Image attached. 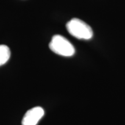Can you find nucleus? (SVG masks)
Listing matches in <instances>:
<instances>
[{"label":"nucleus","mask_w":125,"mask_h":125,"mask_svg":"<svg viewBox=\"0 0 125 125\" xmlns=\"http://www.w3.org/2000/svg\"><path fill=\"white\" fill-rule=\"evenodd\" d=\"M49 48L59 55L70 57L75 54V48L68 40L60 35H54L49 43Z\"/></svg>","instance_id":"2"},{"label":"nucleus","mask_w":125,"mask_h":125,"mask_svg":"<svg viewBox=\"0 0 125 125\" xmlns=\"http://www.w3.org/2000/svg\"><path fill=\"white\" fill-rule=\"evenodd\" d=\"M10 51L7 45H0V66L5 64L9 60Z\"/></svg>","instance_id":"4"},{"label":"nucleus","mask_w":125,"mask_h":125,"mask_svg":"<svg viewBox=\"0 0 125 125\" xmlns=\"http://www.w3.org/2000/svg\"><path fill=\"white\" fill-rule=\"evenodd\" d=\"M44 115V110L40 107H35L28 110L23 117L22 125H36Z\"/></svg>","instance_id":"3"},{"label":"nucleus","mask_w":125,"mask_h":125,"mask_svg":"<svg viewBox=\"0 0 125 125\" xmlns=\"http://www.w3.org/2000/svg\"><path fill=\"white\" fill-rule=\"evenodd\" d=\"M66 28L71 35L79 40H90L93 35L90 26L77 18H74L68 21Z\"/></svg>","instance_id":"1"}]
</instances>
